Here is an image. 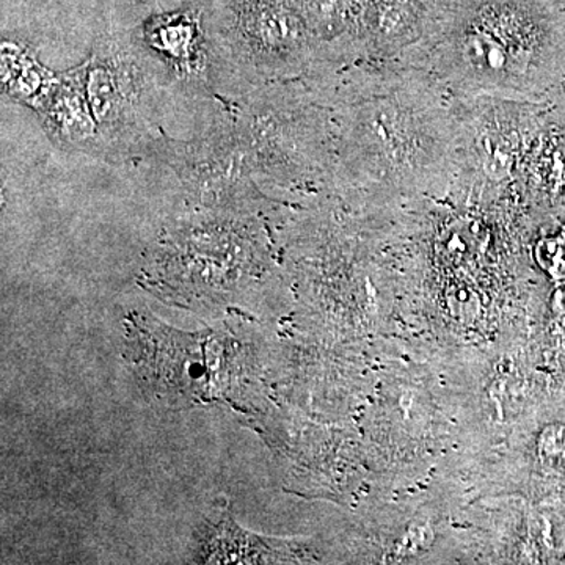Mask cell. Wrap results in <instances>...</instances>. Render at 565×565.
I'll use <instances>...</instances> for the list:
<instances>
[{
    "label": "cell",
    "mask_w": 565,
    "mask_h": 565,
    "mask_svg": "<svg viewBox=\"0 0 565 565\" xmlns=\"http://www.w3.org/2000/svg\"><path fill=\"white\" fill-rule=\"evenodd\" d=\"M321 93L333 114L334 184L394 195L455 182L460 172L457 99L427 71L371 62L352 71L338 92Z\"/></svg>",
    "instance_id": "obj_1"
},
{
    "label": "cell",
    "mask_w": 565,
    "mask_h": 565,
    "mask_svg": "<svg viewBox=\"0 0 565 565\" xmlns=\"http://www.w3.org/2000/svg\"><path fill=\"white\" fill-rule=\"evenodd\" d=\"M555 29L537 0H455L412 66L460 99L530 98L552 82Z\"/></svg>",
    "instance_id": "obj_2"
},
{
    "label": "cell",
    "mask_w": 565,
    "mask_h": 565,
    "mask_svg": "<svg viewBox=\"0 0 565 565\" xmlns=\"http://www.w3.org/2000/svg\"><path fill=\"white\" fill-rule=\"evenodd\" d=\"M126 356L145 392L172 405L207 404L239 382L241 344L218 330L180 332L148 315L128 319Z\"/></svg>",
    "instance_id": "obj_3"
},
{
    "label": "cell",
    "mask_w": 565,
    "mask_h": 565,
    "mask_svg": "<svg viewBox=\"0 0 565 565\" xmlns=\"http://www.w3.org/2000/svg\"><path fill=\"white\" fill-rule=\"evenodd\" d=\"M163 266L169 267L170 280L181 281L173 289L196 297H217L233 292L247 280L248 247L244 226H192L188 232H177L169 239ZM193 296V297H195Z\"/></svg>",
    "instance_id": "obj_4"
},
{
    "label": "cell",
    "mask_w": 565,
    "mask_h": 565,
    "mask_svg": "<svg viewBox=\"0 0 565 565\" xmlns=\"http://www.w3.org/2000/svg\"><path fill=\"white\" fill-rule=\"evenodd\" d=\"M455 0H353V33L374 63L411 65L440 32Z\"/></svg>",
    "instance_id": "obj_5"
},
{
    "label": "cell",
    "mask_w": 565,
    "mask_h": 565,
    "mask_svg": "<svg viewBox=\"0 0 565 565\" xmlns=\"http://www.w3.org/2000/svg\"><path fill=\"white\" fill-rule=\"evenodd\" d=\"M143 44H147V51L137 52L140 65L161 66L166 76L192 85L195 90L212 85L214 62L232 61L221 54L222 51H210L199 25L185 14L182 18H156L143 31Z\"/></svg>",
    "instance_id": "obj_6"
},
{
    "label": "cell",
    "mask_w": 565,
    "mask_h": 565,
    "mask_svg": "<svg viewBox=\"0 0 565 565\" xmlns=\"http://www.w3.org/2000/svg\"><path fill=\"white\" fill-rule=\"evenodd\" d=\"M285 542L253 534L237 525L228 504L218 503L193 533L191 563L267 564L286 561Z\"/></svg>",
    "instance_id": "obj_7"
}]
</instances>
